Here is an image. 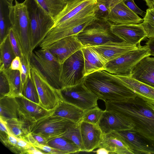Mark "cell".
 Listing matches in <instances>:
<instances>
[{"mask_svg":"<svg viewBox=\"0 0 154 154\" xmlns=\"http://www.w3.org/2000/svg\"><path fill=\"white\" fill-rule=\"evenodd\" d=\"M106 101V110L112 111L134 125L132 130L154 141V112L141 97Z\"/></svg>","mask_w":154,"mask_h":154,"instance_id":"cell-1","label":"cell"},{"mask_svg":"<svg viewBox=\"0 0 154 154\" xmlns=\"http://www.w3.org/2000/svg\"><path fill=\"white\" fill-rule=\"evenodd\" d=\"M86 86L98 97L106 101H123L135 97L137 95L115 75L100 70L85 76Z\"/></svg>","mask_w":154,"mask_h":154,"instance_id":"cell-2","label":"cell"},{"mask_svg":"<svg viewBox=\"0 0 154 154\" xmlns=\"http://www.w3.org/2000/svg\"><path fill=\"white\" fill-rule=\"evenodd\" d=\"M15 4L9 5V17L13 29L18 41L23 59L30 67L29 58L32 51L30 42V23L24 2L19 3L15 0Z\"/></svg>","mask_w":154,"mask_h":154,"instance_id":"cell-3","label":"cell"},{"mask_svg":"<svg viewBox=\"0 0 154 154\" xmlns=\"http://www.w3.org/2000/svg\"><path fill=\"white\" fill-rule=\"evenodd\" d=\"M96 0H84L68 5L54 19L51 30H60L72 28L90 20L95 19Z\"/></svg>","mask_w":154,"mask_h":154,"instance_id":"cell-4","label":"cell"},{"mask_svg":"<svg viewBox=\"0 0 154 154\" xmlns=\"http://www.w3.org/2000/svg\"><path fill=\"white\" fill-rule=\"evenodd\" d=\"M24 2L30 19V42L31 50L33 51L53 27L54 20L36 0H25Z\"/></svg>","mask_w":154,"mask_h":154,"instance_id":"cell-5","label":"cell"},{"mask_svg":"<svg viewBox=\"0 0 154 154\" xmlns=\"http://www.w3.org/2000/svg\"><path fill=\"white\" fill-rule=\"evenodd\" d=\"M30 65L39 71L54 88H61L60 82L62 64L47 49L32 52L29 58Z\"/></svg>","mask_w":154,"mask_h":154,"instance_id":"cell-6","label":"cell"},{"mask_svg":"<svg viewBox=\"0 0 154 154\" xmlns=\"http://www.w3.org/2000/svg\"><path fill=\"white\" fill-rule=\"evenodd\" d=\"M111 23L106 20L95 19L77 35L83 46H93L111 42L123 41L111 31Z\"/></svg>","mask_w":154,"mask_h":154,"instance_id":"cell-7","label":"cell"},{"mask_svg":"<svg viewBox=\"0 0 154 154\" xmlns=\"http://www.w3.org/2000/svg\"><path fill=\"white\" fill-rule=\"evenodd\" d=\"M54 111L28 125L30 133L48 140L62 136L68 128L76 124L68 119L54 115Z\"/></svg>","mask_w":154,"mask_h":154,"instance_id":"cell-8","label":"cell"},{"mask_svg":"<svg viewBox=\"0 0 154 154\" xmlns=\"http://www.w3.org/2000/svg\"><path fill=\"white\" fill-rule=\"evenodd\" d=\"M60 99L85 111L97 106L98 96L90 90L84 82L57 90Z\"/></svg>","mask_w":154,"mask_h":154,"instance_id":"cell-9","label":"cell"},{"mask_svg":"<svg viewBox=\"0 0 154 154\" xmlns=\"http://www.w3.org/2000/svg\"><path fill=\"white\" fill-rule=\"evenodd\" d=\"M150 56L145 45L138 47L106 63L104 70L113 75H129L134 67L144 57Z\"/></svg>","mask_w":154,"mask_h":154,"instance_id":"cell-10","label":"cell"},{"mask_svg":"<svg viewBox=\"0 0 154 154\" xmlns=\"http://www.w3.org/2000/svg\"><path fill=\"white\" fill-rule=\"evenodd\" d=\"M85 76L84 57L81 49L70 56L62 64L60 80L61 88L82 82Z\"/></svg>","mask_w":154,"mask_h":154,"instance_id":"cell-11","label":"cell"},{"mask_svg":"<svg viewBox=\"0 0 154 154\" xmlns=\"http://www.w3.org/2000/svg\"><path fill=\"white\" fill-rule=\"evenodd\" d=\"M30 72L38 92L39 105L48 111L54 110L60 100L58 90L51 85L39 71L30 65Z\"/></svg>","mask_w":154,"mask_h":154,"instance_id":"cell-12","label":"cell"},{"mask_svg":"<svg viewBox=\"0 0 154 154\" xmlns=\"http://www.w3.org/2000/svg\"><path fill=\"white\" fill-rule=\"evenodd\" d=\"M133 154H154V141L132 130L116 131Z\"/></svg>","mask_w":154,"mask_h":154,"instance_id":"cell-13","label":"cell"},{"mask_svg":"<svg viewBox=\"0 0 154 154\" xmlns=\"http://www.w3.org/2000/svg\"><path fill=\"white\" fill-rule=\"evenodd\" d=\"M77 35L67 36L59 40L46 49L59 61L61 64L70 56L84 46L78 39Z\"/></svg>","mask_w":154,"mask_h":154,"instance_id":"cell-14","label":"cell"},{"mask_svg":"<svg viewBox=\"0 0 154 154\" xmlns=\"http://www.w3.org/2000/svg\"><path fill=\"white\" fill-rule=\"evenodd\" d=\"M110 29L115 36L126 43L132 45L138 46L141 41L146 38V33L141 23L123 25L111 23Z\"/></svg>","mask_w":154,"mask_h":154,"instance_id":"cell-15","label":"cell"},{"mask_svg":"<svg viewBox=\"0 0 154 154\" xmlns=\"http://www.w3.org/2000/svg\"><path fill=\"white\" fill-rule=\"evenodd\" d=\"M19 105V118L28 125L48 115L53 111L48 110L22 95L15 97Z\"/></svg>","mask_w":154,"mask_h":154,"instance_id":"cell-16","label":"cell"},{"mask_svg":"<svg viewBox=\"0 0 154 154\" xmlns=\"http://www.w3.org/2000/svg\"><path fill=\"white\" fill-rule=\"evenodd\" d=\"M90 47L96 51L106 63L137 48L138 46L130 44L123 41L111 42Z\"/></svg>","mask_w":154,"mask_h":154,"instance_id":"cell-17","label":"cell"},{"mask_svg":"<svg viewBox=\"0 0 154 154\" xmlns=\"http://www.w3.org/2000/svg\"><path fill=\"white\" fill-rule=\"evenodd\" d=\"M105 20L116 24H137L143 19L129 9L122 1L111 10Z\"/></svg>","mask_w":154,"mask_h":154,"instance_id":"cell-18","label":"cell"},{"mask_svg":"<svg viewBox=\"0 0 154 154\" xmlns=\"http://www.w3.org/2000/svg\"><path fill=\"white\" fill-rule=\"evenodd\" d=\"M98 125L102 132L131 130L134 125L114 112L105 110L98 122Z\"/></svg>","mask_w":154,"mask_h":154,"instance_id":"cell-19","label":"cell"},{"mask_svg":"<svg viewBox=\"0 0 154 154\" xmlns=\"http://www.w3.org/2000/svg\"><path fill=\"white\" fill-rule=\"evenodd\" d=\"M79 125L85 152H92L98 148L101 139L103 132L98 125L84 121Z\"/></svg>","mask_w":154,"mask_h":154,"instance_id":"cell-20","label":"cell"},{"mask_svg":"<svg viewBox=\"0 0 154 154\" xmlns=\"http://www.w3.org/2000/svg\"><path fill=\"white\" fill-rule=\"evenodd\" d=\"M129 76L154 87V57L143 58L134 67Z\"/></svg>","mask_w":154,"mask_h":154,"instance_id":"cell-21","label":"cell"},{"mask_svg":"<svg viewBox=\"0 0 154 154\" xmlns=\"http://www.w3.org/2000/svg\"><path fill=\"white\" fill-rule=\"evenodd\" d=\"M100 147L105 148L111 154H133L129 147L115 131L103 132L98 148Z\"/></svg>","mask_w":154,"mask_h":154,"instance_id":"cell-22","label":"cell"},{"mask_svg":"<svg viewBox=\"0 0 154 154\" xmlns=\"http://www.w3.org/2000/svg\"><path fill=\"white\" fill-rule=\"evenodd\" d=\"M81 49L84 57L85 76L104 70L106 63L96 51L90 46H84Z\"/></svg>","mask_w":154,"mask_h":154,"instance_id":"cell-23","label":"cell"},{"mask_svg":"<svg viewBox=\"0 0 154 154\" xmlns=\"http://www.w3.org/2000/svg\"><path fill=\"white\" fill-rule=\"evenodd\" d=\"M127 87L143 98L154 101V87L135 80L129 75H115Z\"/></svg>","mask_w":154,"mask_h":154,"instance_id":"cell-24","label":"cell"},{"mask_svg":"<svg viewBox=\"0 0 154 154\" xmlns=\"http://www.w3.org/2000/svg\"><path fill=\"white\" fill-rule=\"evenodd\" d=\"M84 112L77 106L60 99L58 105L54 110L53 114L78 124L81 121Z\"/></svg>","mask_w":154,"mask_h":154,"instance_id":"cell-25","label":"cell"},{"mask_svg":"<svg viewBox=\"0 0 154 154\" xmlns=\"http://www.w3.org/2000/svg\"><path fill=\"white\" fill-rule=\"evenodd\" d=\"M19 106L15 97L5 96L0 97V118H19Z\"/></svg>","mask_w":154,"mask_h":154,"instance_id":"cell-26","label":"cell"},{"mask_svg":"<svg viewBox=\"0 0 154 154\" xmlns=\"http://www.w3.org/2000/svg\"><path fill=\"white\" fill-rule=\"evenodd\" d=\"M0 119L3 121L9 132L12 135L25 141L26 138L30 133L27 124L19 118Z\"/></svg>","mask_w":154,"mask_h":154,"instance_id":"cell-27","label":"cell"},{"mask_svg":"<svg viewBox=\"0 0 154 154\" xmlns=\"http://www.w3.org/2000/svg\"><path fill=\"white\" fill-rule=\"evenodd\" d=\"M2 71L4 72L9 86V92L6 96L15 97L21 95L23 85L20 71L12 69L10 67Z\"/></svg>","mask_w":154,"mask_h":154,"instance_id":"cell-28","label":"cell"},{"mask_svg":"<svg viewBox=\"0 0 154 154\" xmlns=\"http://www.w3.org/2000/svg\"><path fill=\"white\" fill-rule=\"evenodd\" d=\"M0 71L9 68L16 57L12 48L8 35L0 44Z\"/></svg>","mask_w":154,"mask_h":154,"instance_id":"cell-29","label":"cell"},{"mask_svg":"<svg viewBox=\"0 0 154 154\" xmlns=\"http://www.w3.org/2000/svg\"><path fill=\"white\" fill-rule=\"evenodd\" d=\"M11 4L7 0H0V43L8 35L12 26L9 17V5Z\"/></svg>","mask_w":154,"mask_h":154,"instance_id":"cell-30","label":"cell"},{"mask_svg":"<svg viewBox=\"0 0 154 154\" xmlns=\"http://www.w3.org/2000/svg\"><path fill=\"white\" fill-rule=\"evenodd\" d=\"M48 145L65 152L66 154L81 152L80 148L72 142L62 136L48 140Z\"/></svg>","mask_w":154,"mask_h":154,"instance_id":"cell-31","label":"cell"},{"mask_svg":"<svg viewBox=\"0 0 154 154\" xmlns=\"http://www.w3.org/2000/svg\"><path fill=\"white\" fill-rule=\"evenodd\" d=\"M40 6L54 20L67 5L65 0H36Z\"/></svg>","mask_w":154,"mask_h":154,"instance_id":"cell-32","label":"cell"},{"mask_svg":"<svg viewBox=\"0 0 154 154\" xmlns=\"http://www.w3.org/2000/svg\"><path fill=\"white\" fill-rule=\"evenodd\" d=\"M125 0H96L94 15L97 19L105 20L111 9L118 3Z\"/></svg>","mask_w":154,"mask_h":154,"instance_id":"cell-33","label":"cell"},{"mask_svg":"<svg viewBox=\"0 0 154 154\" xmlns=\"http://www.w3.org/2000/svg\"><path fill=\"white\" fill-rule=\"evenodd\" d=\"M21 95L39 104V100L38 92L30 72L26 81L23 85Z\"/></svg>","mask_w":154,"mask_h":154,"instance_id":"cell-34","label":"cell"},{"mask_svg":"<svg viewBox=\"0 0 154 154\" xmlns=\"http://www.w3.org/2000/svg\"><path fill=\"white\" fill-rule=\"evenodd\" d=\"M72 142L80 149L85 152L79 125L78 123L68 128L62 136Z\"/></svg>","mask_w":154,"mask_h":154,"instance_id":"cell-35","label":"cell"},{"mask_svg":"<svg viewBox=\"0 0 154 154\" xmlns=\"http://www.w3.org/2000/svg\"><path fill=\"white\" fill-rule=\"evenodd\" d=\"M142 25L149 39L154 38V7L146 10Z\"/></svg>","mask_w":154,"mask_h":154,"instance_id":"cell-36","label":"cell"},{"mask_svg":"<svg viewBox=\"0 0 154 154\" xmlns=\"http://www.w3.org/2000/svg\"><path fill=\"white\" fill-rule=\"evenodd\" d=\"M103 111L99 108L98 106L85 111L83 116L80 122L84 121L98 125Z\"/></svg>","mask_w":154,"mask_h":154,"instance_id":"cell-37","label":"cell"},{"mask_svg":"<svg viewBox=\"0 0 154 154\" xmlns=\"http://www.w3.org/2000/svg\"><path fill=\"white\" fill-rule=\"evenodd\" d=\"M12 152L16 154H24L22 149L18 143V139L9 132L7 140L5 145Z\"/></svg>","mask_w":154,"mask_h":154,"instance_id":"cell-38","label":"cell"},{"mask_svg":"<svg viewBox=\"0 0 154 154\" xmlns=\"http://www.w3.org/2000/svg\"><path fill=\"white\" fill-rule=\"evenodd\" d=\"M8 35L16 56L19 57L21 60L23 59V55L18 41L12 28L9 29Z\"/></svg>","mask_w":154,"mask_h":154,"instance_id":"cell-39","label":"cell"},{"mask_svg":"<svg viewBox=\"0 0 154 154\" xmlns=\"http://www.w3.org/2000/svg\"><path fill=\"white\" fill-rule=\"evenodd\" d=\"M9 92L8 80L3 71H0V97L7 95Z\"/></svg>","mask_w":154,"mask_h":154,"instance_id":"cell-40","label":"cell"},{"mask_svg":"<svg viewBox=\"0 0 154 154\" xmlns=\"http://www.w3.org/2000/svg\"><path fill=\"white\" fill-rule=\"evenodd\" d=\"M21 62L22 68L20 72L21 82L23 85L30 73V68L28 67L23 59L21 60Z\"/></svg>","mask_w":154,"mask_h":154,"instance_id":"cell-41","label":"cell"},{"mask_svg":"<svg viewBox=\"0 0 154 154\" xmlns=\"http://www.w3.org/2000/svg\"><path fill=\"white\" fill-rule=\"evenodd\" d=\"M126 6L137 14L142 15L143 12L135 4L134 0H125L123 1Z\"/></svg>","mask_w":154,"mask_h":154,"instance_id":"cell-42","label":"cell"},{"mask_svg":"<svg viewBox=\"0 0 154 154\" xmlns=\"http://www.w3.org/2000/svg\"><path fill=\"white\" fill-rule=\"evenodd\" d=\"M12 69L18 70L20 71L22 68V63L20 58L16 56L12 61L10 66Z\"/></svg>","mask_w":154,"mask_h":154,"instance_id":"cell-43","label":"cell"},{"mask_svg":"<svg viewBox=\"0 0 154 154\" xmlns=\"http://www.w3.org/2000/svg\"><path fill=\"white\" fill-rule=\"evenodd\" d=\"M35 140L38 143L43 145H47L48 139L41 135L31 133Z\"/></svg>","mask_w":154,"mask_h":154,"instance_id":"cell-44","label":"cell"},{"mask_svg":"<svg viewBox=\"0 0 154 154\" xmlns=\"http://www.w3.org/2000/svg\"><path fill=\"white\" fill-rule=\"evenodd\" d=\"M150 56L154 57V38L149 39L145 43Z\"/></svg>","mask_w":154,"mask_h":154,"instance_id":"cell-45","label":"cell"},{"mask_svg":"<svg viewBox=\"0 0 154 154\" xmlns=\"http://www.w3.org/2000/svg\"><path fill=\"white\" fill-rule=\"evenodd\" d=\"M27 154H44L46 153L39 150L37 148L31 146L27 152Z\"/></svg>","mask_w":154,"mask_h":154,"instance_id":"cell-46","label":"cell"},{"mask_svg":"<svg viewBox=\"0 0 154 154\" xmlns=\"http://www.w3.org/2000/svg\"><path fill=\"white\" fill-rule=\"evenodd\" d=\"M142 98L145 101L146 105L154 112V101L150 99Z\"/></svg>","mask_w":154,"mask_h":154,"instance_id":"cell-47","label":"cell"},{"mask_svg":"<svg viewBox=\"0 0 154 154\" xmlns=\"http://www.w3.org/2000/svg\"><path fill=\"white\" fill-rule=\"evenodd\" d=\"M97 154H108L109 152L105 148L103 147H100L96 151L94 152Z\"/></svg>","mask_w":154,"mask_h":154,"instance_id":"cell-48","label":"cell"},{"mask_svg":"<svg viewBox=\"0 0 154 154\" xmlns=\"http://www.w3.org/2000/svg\"><path fill=\"white\" fill-rule=\"evenodd\" d=\"M145 1L146 5L149 8L154 7V0H143Z\"/></svg>","mask_w":154,"mask_h":154,"instance_id":"cell-49","label":"cell"},{"mask_svg":"<svg viewBox=\"0 0 154 154\" xmlns=\"http://www.w3.org/2000/svg\"><path fill=\"white\" fill-rule=\"evenodd\" d=\"M84 0H65L67 3L68 5H70L76 2H79Z\"/></svg>","mask_w":154,"mask_h":154,"instance_id":"cell-50","label":"cell"},{"mask_svg":"<svg viewBox=\"0 0 154 154\" xmlns=\"http://www.w3.org/2000/svg\"><path fill=\"white\" fill-rule=\"evenodd\" d=\"M8 2H9L11 4H12V3L13 2L14 0H7Z\"/></svg>","mask_w":154,"mask_h":154,"instance_id":"cell-51","label":"cell"}]
</instances>
